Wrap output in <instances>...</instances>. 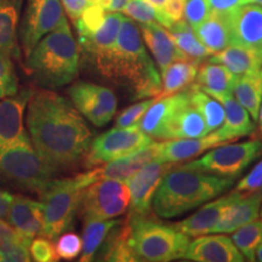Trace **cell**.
<instances>
[{"label":"cell","mask_w":262,"mask_h":262,"mask_svg":"<svg viewBox=\"0 0 262 262\" xmlns=\"http://www.w3.org/2000/svg\"><path fill=\"white\" fill-rule=\"evenodd\" d=\"M29 139L55 172L74 168L91 145L93 134L71 100L51 89H33L28 101Z\"/></svg>","instance_id":"6da1fadb"},{"label":"cell","mask_w":262,"mask_h":262,"mask_svg":"<svg viewBox=\"0 0 262 262\" xmlns=\"http://www.w3.org/2000/svg\"><path fill=\"white\" fill-rule=\"evenodd\" d=\"M91 66L106 79L125 85L133 100L157 97L162 91L158 70L147 54L140 28L130 17H124L114 47Z\"/></svg>","instance_id":"7a4b0ae2"},{"label":"cell","mask_w":262,"mask_h":262,"mask_svg":"<svg viewBox=\"0 0 262 262\" xmlns=\"http://www.w3.org/2000/svg\"><path fill=\"white\" fill-rule=\"evenodd\" d=\"M233 178L173 166L164 175L152 201V210L158 217L173 219L196 209L234 186Z\"/></svg>","instance_id":"3957f363"},{"label":"cell","mask_w":262,"mask_h":262,"mask_svg":"<svg viewBox=\"0 0 262 262\" xmlns=\"http://www.w3.org/2000/svg\"><path fill=\"white\" fill-rule=\"evenodd\" d=\"M26 66L39 88L55 90L73 83L79 72V49L67 18L41 38Z\"/></svg>","instance_id":"277c9868"},{"label":"cell","mask_w":262,"mask_h":262,"mask_svg":"<svg viewBox=\"0 0 262 262\" xmlns=\"http://www.w3.org/2000/svg\"><path fill=\"white\" fill-rule=\"evenodd\" d=\"M131 245L137 261L168 262L185 257L189 237L175 225H166L152 216H130Z\"/></svg>","instance_id":"5b68a950"},{"label":"cell","mask_w":262,"mask_h":262,"mask_svg":"<svg viewBox=\"0 0 262 262\" xmlns=\"http://www.w3.org/2000/svg\"><path fill=\"white\" fill-rule=\"evenodd\" d=\"M26 135L0 148V182L40 194L55 175Z\"/></svg>","instance_id":"8992f818"},{"label":"cell","mask_w":262,"mask_h":262,"mask_svg":"<svg viewBox=\"0 0 262 262\" xmlns=\"http://www.w3.org/2000/svg\"><path fill=\"white\" fill-rule=\"evenodd\" d=\"M88 186L83 172L73 178L52 179L45 186L39 194L44 206V237L54 241L74 225L81 194Z\"/></svg>","instance_id":"52a82bcc"},{"label":"cell","mask_w":262,"mask_h":262,"mask_svg":"<svg viewBox=\"0 0 262 262\" xmlns=\"http://www.w3.org/2000/svg\"><path fill=\"white\" fill-rule=\"evenodd\" d=\"M261 156L262 139H254L245 142L224 143L183 166L224 178L238 179Z\"/></svg>","instance_id":"ba28073f"},{"label":"cell","mask_w":262,"mask_h":262,"mask_svg":"<svg viewBox=\"0 0 262 262\" xmlns=\"http://www.w3.org/2000/svg\"><path fill=\"white\" fill-rule=\"evenodd\" d=\"M130 205V191L125 181L102 179L83 191L79 211L84 220H108L123 215Z\"/></svg>","instance_id":"9c48e42d"},{"label":"cell","mask_w":262,"mask_h":262,"mask_svg":"<svg viewBox=\"0 0 262 262\" xmlns=\"http://www.w3.org/2000/svg\"><path fill=\"white\" fill-rule=\"evenodd\" d=\"M153 143V139L143 133L139 124L127 127H114L98 135L88 150L86 166H98L120 159Z\"/></svg>","instance_id":"30bf717a"},{"label":"cell","mask_w":262,"mask_h":262,"mask_svg":"<svg viewBox=\"0 0 262 262\" xmlns=\"http://www.w3.org/2000/svg\"><path fill=\"white\" fill-rule=\"evenodd\" d=\"M66 18L61 0H26L18 27V40L25 57L27 58L41 38L56 29Z\"/></svg>","instance_id":"8fae6325"},{"label":"cell","mask_w":262,"mask_h":262,"mask_svg":"<svg viewBox=\"0 0 262 262\" xmlns=\"http://www.w3.org/2000/svg\"><path fill=\"white\" fill-rule=\"evenodd\" d=\"M72 103L95 126H106L117 111V96L102 85L77 81L67 89Z\"/></svg>","instance_id":"7c38bea8"},{"label":"cell","mask_w":262,"mask_h":262,"mask_svg":"<svg viewBox=\"0 0 262 262\" xmlns=\"http://www.w3.org/2000/svg\"><path fill=\"white\" fill-rule=\"evenodd\" d=\"M175 164L156 159L131 175L125 183L130 191V216H152V201L160 181Z\"/></svg>","instance_id":"4fadbf2b"},{"label":"cell","mask_w":262,"mask_h":262,"mask_svg":"<svg viewBox=\"0 0 262 262\" xmlns=\"http://www.w3.org/2000/svg\"><path fill=\"white\" fill-rule=\"evenodd\" d=\"M232 44L247 48L262 56V8L244 4L226 16Z\"/></svg>","instance_id":"5bb4252c"},{"label":"cell","mask_w":262,"mask_h":262,"mask_svg":"<svg viewBox=\"0 0 262 262\" xmlns=\"http://www.w3.org/2000/svg\"><path fill=\"white\" fill-rule=\"evenodd\" d=\"M186 260L196 262H243L245 257L238 250L232 239L222 234L199 235L189 242Z\"/></svg>","instance_id":"9a60e30c"},{"label":"cell","mask_w":262,"mask_h":262,"mask_svg":"<svg viewBox=\"0 0 262 262\" xmlns=\"http://www.w3.org/2000/svg\"><path fill=\"white\" fill-rule=\"evenodd\" d=\"M191 102V90H182L179 93L156 98L147 112L141 118L139 127L152 139L164 140L166 127L176 111L183 104Z\"/></svg>","instance_id":"2e32d148"},{"label":"cell","mask_w":262,"mask_h":262,"mask_svg":"<svg viewBox=\"0 0 262 262\" xmlns=\"http://www.w3.org/2000/svg\"><path fill=\"white\" fill-rule=\"evenodd\" d=\"M238 194L239 192L233 191L227 195L208 202L199 210H196L194 214L173 225L182 233L188 235L189 238L212 233L214 228L221 221L226 210L235 201Z\"/></svg>","instance_id":"e0dca14e"},{"label":"cell","mask_w":262,"mask_h":262,"mask_svg":"<svg viewBox=\"0 0 262 262\" xmlns=\"http://www.w3.org/2000/svg\"><path fill=\"white\" fill-rule=\"evenodd\" d=\"M159 143L153 142L145 148L129 155L123 158L113 160V162L103 164L102 166H95L93 170H89V176L91 181L96 182L102 179H113L126 181L131 175L147 165V164L158 159Z\"/></svg>","instance_id":"ac0fdd59"},{"label":"cell","mask_w":262,"mask_h":262,"mask_svg":"<svg viewBox=\"0 0 262 262\" xmlns=\"http://www.w3.org/2000/svg\"><path fill=\"white\" fill-rule=\"evenodd\" d=\"M206 93V91H205ZM220 101L225 110V122L214 133L220 140L228 143L239 137L248 136L254 133L255 124L245 107L239 103L237 98L226 93H208Z\"/></svg>","instance_id":"d6986e66"},{"label":"cell","mask_w":262,"mask_h":262,"mask_svg":"<svg viewBox=\"0 0 262 262\" xmlns=\"http://www.w3.org/2000/svg\"><path fill=\"white\" fill-rule=\"evenodd\" d=\"M8 217L10 225L29 239L42 235L44 231V206L42 203L18 194L14 195Z\"/></svg>","instance_id":"ffe728a7"},{"label":"cell","mask_w":262,"mask_h":262,"mask_svg":"<svg viewBox=\"0 0 262 262\" xmlns=\"http://www.w3.org/2000/svg\"><path fill=\"white\" fill-rule=\"evenodd\" d=\"M262 191L239 192L212 233H233L235 229L256 220L260 215Z\"/></svg>","instance_id":"44dd1931"},{"label":"cell","mask_w":262,"mask_h":262,"mask_svg":"<svg viewBox=\"0 0 262 262\" xmlns=\"http://www.w3.org/2000/svg\"><path fill=\"white\" fill-rule=\"evenodd\" d=\"M141 35L146 45L156 58L160 71H164L172 62L180 60H189L178 48L169 31L162 25L157 24H140Z\"/></svg>","instance_id":"7402d4cb"},{"label":"cell","mask_w":262,"mask_h":262,"mask_svg":"<svg viewBox=\"0 0 262 262\" xmlns=\"http://www.w3.org/2000/svg\"><path fill=\"white\" fill-rule=\"evenodd\" d=\"M224 143L226 142L219 139L214 131L196 139H172L159 143L158 159L172 164L182 163Z\"/></svg>","instance_id":"603a6c76"},{"label":"cell","mask_w":262,"mask_h":262,"mask_svg":"<svg viewBox=\"0 0 262 262\" xmlns=\"http://www.w3.org/2000/svg\"><path fill=\"white\" fill-rule=\"evenodd\" d=\"M123 19L124 16L122 14L110 11L106 15L102 26L94 34L79 38L84 60L91 64L114 47Z\"/></svg>","instance_id":"cb8c5ba5"},{"label":"cell","mask_w":262,"mask_h":262,"mask_svg":"<svg viewBox=\"0 0 262 262\" xmlns=\"http://www.w3.org/2000/svg\"><path fill=\"white\" fill-rule=\"evenodd\" d=\"M25 0H0V50L18 60V27Z\"/></svg>","instance_id":"d4e9b609"},{"label":"cell","mask_w":262,"mask_h":262,"mask_svg":"<svg viewBox=\"0 0 262 262\" xmlns=\"http://www.w3.org/2000/svg\"><path fill=\"white\" fill-rule=\"evenodd\" d=\"M204 118L199 111L188 102L180 107L166 127L164 140L196 139L208 135Z\"/></svg>","instance_id":"484cf974"},{"label":"cell","mask_w":262,"mask_h":262,"mask_svg":"<svg viewBox=\"0 0 262 262\" xmlns=\"http://www.w3.org/2000/svg\"><path fill=\"white\" fill-rule=\"evenodd\" d=\"M209 61L226 66L235 75L257 74L262 72V56L247 48L234 44L212 54Z\"/></svg>","instance_id":"4316f807"},{"label":"cell","mask_w":262,"mask_h":262,"mask_svg":"<svg viewBox=\"0 0 262 262\" xmlns=\"http://www.w3.org/2000/svg\"><path fill=\"white\" fill-rule=\"evenodd\" d=\"M103 261H137L131 245V225L129 220L120 221L103 242L100 255L95 257Z\"/></svg>","instance_id":"83f0119b"},{"label":"cell","mask_w":262,"mask_h":262,"mask_svg":"<svg viewBox=\"0 0 262 262\" xmlns=\"http://www.w3.org/2000/svg\"><path fill=\"white\" fill-rule=\"evenodd\" d=\"M201 61L180 60L162 71V91L158 98L170 96L189 86L196 78Z\"/></svg>","instance_id":"f1b7e54d"},{"label":"cell","mask_w":262,"mask_h":262,"mask_svg":"<svg viewBox=\"0 0 262 262\" xmlns=\"http://www.w3.org/2000/svg\"><path fill=\"white\" fill-rule=\"evenodd\" d=\"M193 31L211 54H216L232 45L231 33L226 16L211 12L210 16L201 25L193 28Z\"/></svg>","instance_id":"f546056e"},{"label":"cell","mask_w":262,"mask_h":262,"mask_svg":"<svg viewBox=\"0 0 262 262\" xmlns=\"http://www.w3.org/2000/svg\"><path fill=\"white\" fill-rule=\"evenodd\" d=\"M235 75L224 64L205 62L199 66L196 73V85L206 93H233Z\"/></svg>","instance_id":"4dcf8cb0"},{"label":"cell","mask_w":262,"mask_h":262,"mask_svg":"<svg viewBox=\"0 0 262 262\" xmlns=\"http://www.w3.org/2000/svg\"><path fill=\"white\" fill-rule=\"evenodd\" d=\"M233 94L239 103L253 117L254 122H257L262 102V72L257 74L237 75Z\"/></svg>","instance_id":"1f68e13d"},{"label":"cell","mask_w":262,"mask_h":262,"mask_svg":"<svg viewBox=\"0 0 262 262\" xmlns=\"http://www.w3.org/2000/svg\"><path fill=\"white\" fill-rule=\"evenodd\" d=\"M85 225L83 228V249L79 260L81 262H88L95 260L97 251L102 247L103 242L106 241L110 232L116 227L122 220H97V219H90L84 220Z\"/></svg>","instance_id":"d6a6232c"},{"label":"cell","mask_w":262,"mask_h":262,"mask_svg":"<svg viewBox=\"0 0 262 262\" xmlns=\"http://www.w3.org/2000/svg\"><path fill=\"white\" fill-rule=\"evenodd\" d=\"M168 31L171 34V37L178 45V48L183 54L187 56L189 60L195 61H204L206 57L211 56V52L206 49L203 42L199 40L196 34L193 31V28L185 19L175 22Z\"/></svg>","instance_id":"836d02e7"},{"label":"cell","mask_w":262,"mask_h":262,"mask_svg":"<svg viewBox=\"0 0 262 262\" xmlns=\"http://www.w3.org/2000/svg\"><path fill=\"white\" fill-rule=\"evenodd\" d=\"M189 90H191V102L204 118L208 133L210 134L217 130L225 122V110L220 101L205 93L196 84L192 85Z\"/></svg>","instance_id":"e575fe53"},{"label":"cell","mask_w":262,"mask_h":262,"mask_svg":"<svg viewBox=\"0 0 262 262\" xmlns=\"http://www.w3.org/2000/svg\"><path fill=\"white\" fill-rule=\"evenodd\" d=\"M232 242L248 261H256V249L262 243V221H251L235 229Z\"/></svg>","instance_id":"d590c367"},{"label":"cell","mask_w":262,"mask_h":262,"mask_svg":"<svg viewBox=\"0 0 262 262\" xmlns=\"http://www.w3.org/2000/svg\"><path fill=\"white\" fill-rule=\"evenodd\" d=\"M106 11L107 10L100 5H88L78 21L74 24L79 38L89 37L94 34L102 26L107 15Z\"/></svg>","instance_id":"8d00e7d4"},{"label":"cell","mask_w":262,"mask_h":262,"mask_svg":"<svg viewBox=\"0 0 262 262\" xmlns=\"http://www.w3.org/2000/svg\"><path fill=\"white\" fill-rule=\"evenodd\" d=\"M11 56L0 50V100L18 91V78Z\"/></svg>","instance_id":"74e56055"},{"label":"cell","mask_w":262,"mask_h":262,"mask_svg":"<svg viewBox=\"0 0 262 262\" xmlns=\"http://www.w3.org/2000/svg\"><path fill=\"white\" fill-rule=\"evenodd\" d=\"M55 249L58 258L63 260H74L81 254L83 241L74 232H63L61 235L55 239Z\"/></svg>","instance_id":"f35d334b"},{"label":"cell","mask_w":262,"mask_h":262,"mask_svg":"<svg viewBox=\"0 0 262 262\" xmlns=\"http://www.w3.org/2000/svg\"><path fill=\"white\" fill-rule=\"evenodd\" d=\"M123 12L127 17L135 19L140 24H157L162 25V17L156 9L147 4L143 0H130Z\"/></svg>","instance_id":"ab89813d"},{"label":"cell","mask_w":262,"mask_h":262,"mask_svg":"<svg viewBox=\"0 0 262 262\" xmlns=\"http://www.w3.org/2000/svg\"><path fill=\"white\" fill-rule=\"evenodd\" d=\"M157 97H148L146 100L141 101L139 103L133 104V106L125 108L119 116L117 117L116 127H127L135 125L140 122L143 114L147 112V110L150 107V104L156 101Z\"/></svg>","instance_id":"60d3db41"},{"label":"cell","mask_w":262,"mask_h":262,"mask_svg":"<svg viewBox=\"0 0 262 262\" xmlns=\"http://www.w3.org/2000/svg\"><path fill=\"white\" fill-rule=\"evenodd\" d=\"M31 243V241H22L2 247L0 262H29L32 260L29 251Z\"/></svg>","instance_id":"b9f144b4"},{"label":"cell","mask_w":262,"mask_h":262,"mask_svg":"<svg viewBox=\"0 0 262 262\" xmlns=\"http://www.w3.org/2000/svg\"><path fill=\"white\" fill-rule=\"evenodd\" d=\"M29 251H31L32 260L38 262H52L57 261L58 256L56 253L55 245L52 244L51 239L47 237L35 238L29 245Z\"/></svg>","instance_id":"7bdbcfd3"},{"label":"cell","mask_w":262,"mask_h":262,"mask_svg":"<svg viewBox=\"0 0 262 262\" xmlns=\"http://www.w3.org/2000/svg\"><path fill=\"white\" fill-rule=\"evenodd\" d=\"M211 14L208 0H186L185 18L192 28L201 25Z\"/></svg>","instance_id":"ee69618b"},{"label":"cell","mask_w":262,"mask_h":262,"mask_svg":"<svg viewBox=\"0 0 262 262\" xmlns=\"http://www.w3.org/2000/svg\"><path fill=\"white\" fill-rule=\"evenodd\" d=\"M185 5L186 0H165L164 3L162 11L163 26L165 28H170L175 22H179L183 19V15H185Z\"/></svg>","instance_id":"f6af8a7d"},{"label":"cell","mask_w":262,"mask_h":262,"mask_svg":"<svg viewBox=\"0 0 262 262\" xmlns=\"http://www.w3.org/2000/svg\"><path fill=\"white\" fill-rule=\"evenodd\" d=\"M234 191L237 192H256L262 191V159L253 169L245 175L238 185L235 186Z\"/></svg>","instance_id":"bcb514c9"},{"label":"cell","mask_w":262,"mask_h":262,"mask_svg":"<svg viewBox=\"0 0 262 262\" xmlns=\"http://www.w3.org/2000/svg\"><path fill=\"white\" fill-rule=\"evenodd\" d=\"M211 12L227 16L237 10L239 6L247 4V0H208Z\"/></svg>","instance_id":"7dc6e473"},{"label":"cell","mask_w":262,"mask_h":262,"mask_svg":"<svg viewBox=\"0 0 262 262\" xmlns=\"http://www.w3.org/2000/svg\"><path fill=\"white\" fill-rule=\"evenodd\" d=\"M22 241H32V239L22 235L19 232L16 231L11 225L6 224L5 221H3L2 219H0V248L4 247V245Z\"/></svg>","instance_id":"c3c4849f"},{"label":"cell","mask_w":262,"mask_h":262,"mask_svg":"<svg viewBox=\"0 0 262 262\" xmlns=\"http://www.w3.org/2000/svg\"><path fill=\"white\" fill-rule=\"evenodd\" d=\"M62 5H63L64 11L67 12L68 17H70L73 24L78 21L81 14L88 6V0H61Z\"/></svg>","instance_id":"681fc988"},{"label":"cell","mask_w":262,"mask_h":262,"mask_svg":"<svg viewBox=\"0 0 262 262\" xmlns=\"http://www.w3.org/2000/svg\"><path fill=\"white\" fill-rule=\"evenodd\" d=\"M12 199H14V194L0 188V219H4L8 216Z\"/></svg>","instance_id":"f907efd6"},{"label":"cell","mask_w":262,"mask_h":262,"mask_svg":"<svg viewBox=\"0 0 262 262\" xmlns=\"http://www.w3.org/2000/svg\"><path fill=\"white\" fill-rule=\"evenodd\" d=\"M130 0H110V4H108L107 11H113V12H122L124 9L126 8V5L129 4Z\"/></svg>","instance_id":"816d5d0a"},{"label":"cell","mask_w":262,"mask_h":262,"mask_svg":"<svg viewBox=\"0 0 262 262\" xmlns=\"http://www.w3.org/2000/svg\"><path fill=\"white\" fill-rule=\"evenodd\" d=\"M110 0H88V5H100L107 10Z\"/></svg>","instance_id":"f5cc1de1"},{"label":"cell","mask_w":262,"mask_h":262,"mask_svg":"<svg viewBox=\"0 0 262 262\" xmlns=\"http://www.w3.org/2000/svg\"><path fill=\"white\" fill-rule=\"evenodd\" d=\"M257 122H258V135H260L262 139V106L260 107V113H258Z\"/></svg>","instance_id":"db71d44e"},{"label":"cell","mask_w":262,"mask_h":262,"mask_svg":"<svg viewBox=\"0 0 262 262\" xmlns=\"http://www.w3.org/2000/svg\"><path fill=\"white\" fill-rule=\"evenodd\" d=\"M256 260L262 262V243L256 249Z\"/></svg>","instance_id":"11a10c76"},{"label":"cell","mask_w":262,"mask_h":262,"mask_svg":"<svg viewBox=\"0 0 262 262\" xmlns=\"http://www.w3.org/2000/svg\"><path fill=\"white\" fill-rule=\"evenodd\" d=\"M248 3H251V4H257L262 8V0H247V4Z\"/></svg>","instance_id":"9f6ffc18"},{"label":"cell","mask_w":262,"mask_h":262,"mask_svg":"<svg viewBox=\"0 0 262 262\" xmlns=\"http://www.w3.org/2000/svg\"><path fill=\"white\" fill-rule=\"evenodd\" d=\"M260 216H261V219H262V204H261V208H260Z\"/></svg>","instance_id":"6f0895ef"}]
</instances>
